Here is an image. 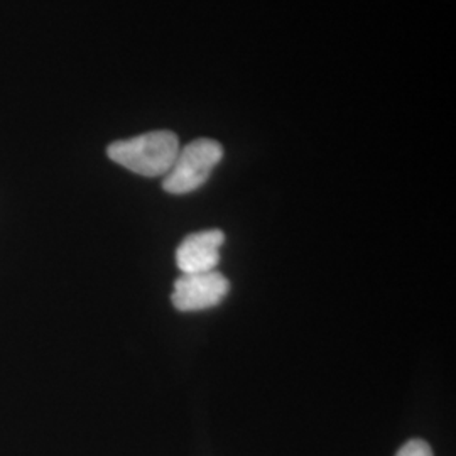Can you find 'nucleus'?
<instances>
[{
  "instance_id": "nucleus-4",
  "label": "nucleus",
  "mask_w": 456,
  "mask_h": 456,
  "mask_svg": "<svg viewBox=\"0 0 456 456\" xmlns=\"http://www.w3.org/2000/svg\"><path fill=\"white\" fill-rule=\"evenodd\" d=\"M225 242L222 230H201L184 237L176 250V264L183 274L216 271L220 248Z\"/></svg>"
},
{
  "instance_id": "nucleus-3",
  "label": "nucleus",
  "mask_w": 456,
  "mask_h": 456,
  "mask_svg": "<svg viewBox=\"0 0 456 456\" xmlns=\"http://www.w3.org/2000/svg\"><path fill=\"white\" fill-rule=\"evenodd\" d=\"M230 291L227 277L218 271L181 274L175 281L173 306L183 313L210 310L218 306Z\"/></svg>"
},
{
  "instance_id": "nucleus-5",
  "label": "nucleus",
  "mask_w": 456,
  "mask_h": 456,
  "mask_svg": "<svg viewBox=\"0 0 456 456\" xmlns=\"http://www.w3.org/2000/svg\"><path fill=\"white\" fill-rule=\"evenodd\" d=\"M395 456H433V450L426 441L411 440L397 452Z\"/></svg>"
},
{
  "instance_id": "nucleus-2",
  "label": "nucleus",
  "mask_w": 456,
  "mask_h": 456,
  "mask_svg": "<svg viewBox=\"0 0 456 456\" xmlns=\"http://www.w3.org/2000/svg\"><path fill=\"white\" fill-rule=\"evenodd\" d=\"M224 158V147L213 139H196L180 149L173 167L164 176V191L188 195L210 180L212 171Z\"/></svg>"
},
{
  "instance_id": "nucleus-1",
  "label": "nucleus",
  "mask_w": 456,
  "mask_h": 456,
  "mask_svg": "<svg viewBox=\"0 0 456 456\" xmlns=\"http://www.w3.org/2000/svg\"><path fill=\"white\" fill-rule=\"evenodd\" d=\"M180 152V139L175 132L154 131L117 141L107 147V156L135 175L156 178L166 176Z\"/></svg>"
}]
</instances>
